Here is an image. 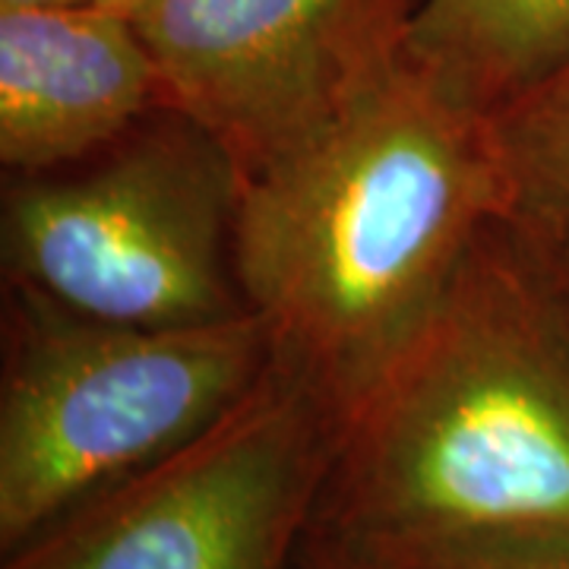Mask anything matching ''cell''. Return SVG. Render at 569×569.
<instances>
[{
	"mask_svg": "<svg viewBox=\"0 0 569 569\" xmlns=\"http://www.w3.org/2000/svg\"><path fill=\"white\" fill-rule=\"evenodd\" d=\"M336 447L339 411L272 355L216 425L63 512L3 569H288Z\"/></svg>",
	"mask_w": 569,
	"mask_h": 569,
	"instance_id": "obj_5",
	"label": "cell"
},
{
	"mask_svg": "<svg viewBox=\"0 0 569 569\" xmlns=\"http://www.w3.org/2000/svg\"><path fill=\"white\" fill-rule=\"evenodd\" d=\"M0 387V548L216 425L272 365L244 310L200 326L92 320L20 284Z\"/></svg>",
	"mask_w": 569,
	"mask_h": 569,
	"instance_id": "obj_3",
	"label": "cell"
},
{
	"mask_svg": "<svg viewBox=\"0 0 569 569\" xmlns=\"http://www.w3.org/2000/svg\"><path fill=\"white\" fill-rule=\"evenodd\" d=\"M500 222L569 284V58L488 111Z\"/></svg>",
	"mask_w": 569,
	"mask_h": 569,
	"instance_id": "obj_9",
	"label": "cell"
},
{
	"mask_svg": "<svg viewBox=\"0 0 569 569\" xmlns=\"http://www.w3.org/2000/svg\"><path fill=\"white\" fill-rule=\"evenodd\" d=\"M162 73L130 10L0 3V162L39 174L108 152L152 111Z\"/></svg>",
	"mask_w": 569,
	"mask_h": 569,
	"instance_id": "obj_7",
	"label": "cell"
},
{
	"mask_svg": "<svg viewBox=\"0 0 569 569\" xmlns=\"http://www.w3.org/2000/svg\"><path fill=\"white\" fill-rule=\"evenodd\" d=\"M305 569H348V567H339V563H329V560H320V557H310V553H305Z\"/></svg>",
	"mask_w": 569,
	"mask_h": 569,
	"instance_id": "obj_12",
	"label": "cell"
},
{
	"mask_svg": "<svg viewBox=\"0 0 569 569\" xmlns=\"http://www.w3.org/2000/svg\"><path fill=\"white\" fill-rule=\"evenodd\" d=\"M408 58L493 111L569 58V0H421Z\"/></svg>",
	"mask_w": 569,
	"mask_h": 569,
	"instance_id": "obj_8",
	"label": "cell"
},
{
	"mask_svg": "<svg viewBox=\"0 0 569 569\" xmlns=\"http://www.w3.org/2000/svg\"><path fill=\"white\" fill-rule=\"evenodd\" d=\"M569 529V284L503 222L339 421L305 553L380 567Z\"/></svg>",
	"mask_w": 569,
	"mask_h": 569,
	"instance_id": "obj_1",
	"label": "cell"
},
{
	"mask_svg": "<svg viewBox=\"0 0 569 569\" xmlns=\"http://www.w3.org/2000/svg\"><path fill=\"white\" fill-rule=\"evenodd\" d=\"M365 569H569V529L485 538Z\"/></svg>",
	"mask_w": 569,
	"mask_h": 569,
	"instance_id": "obj_10",
	"label": "cell"
},
{
	"mask_svg": "<svg viewBox=\"0 0 569 569\" xmlns=\"http://www.w3.org/2000/svg\"><path fill=\"white\" fill-rule=\"evenodd\" d=\"M421 0H137L164 102L241 181L342 118L408 54Z\"/></svg>",
	"mask_w": 569,
	"mask_h": 569,
	"instance_id": "obj_6",
	"label": "cell"
},
{
	"mask_svg": "<svg viewBox=\"0 0 569 569\" xmlns=\"http://www.w3.org/2000/svg\"><path fill=\"white\" fill-rule=\"evenodd\" d=\"M241 171L164 108L92 171L10 190L3 247L17 282L73 313L200 326L244 313L234 276Z\"/></svg>",
	"mask_w": 569,
	"mask_h": 569,
	"instance_id": "obj_4",
	"label": "cell"
},
{
	"mask_svg": "<svg viewBox=\"0 0 569 569\" xmlns=\"http://www.w3.org/2000/svg\"><path fill=\"white\" fill-rule=\"evenodd\" d=\"M500 222L488 111L402 58L365 99L241 183L234 276L339 421Z\"/></svg>",
	"mask_w": 569,
	"mask_h": 569,
	"instance_id": "obj_2",
	"label": "cell"
},
{
	"mask_svg": "<svg viewBox=\"0 0 569 569\" xmlns=\"http://www.w3.org/2000/svg\"><path fill=\"white\" fill-rule=\"evenodd\" d=\"M0 3H108V7H121V10H130L137 0H0Z\"/></svg>",
	"mask_w": 569,
	"mask_h": 569,
	"instance_id": "obj_11",
	"label": "cell"
}]
</instances>
